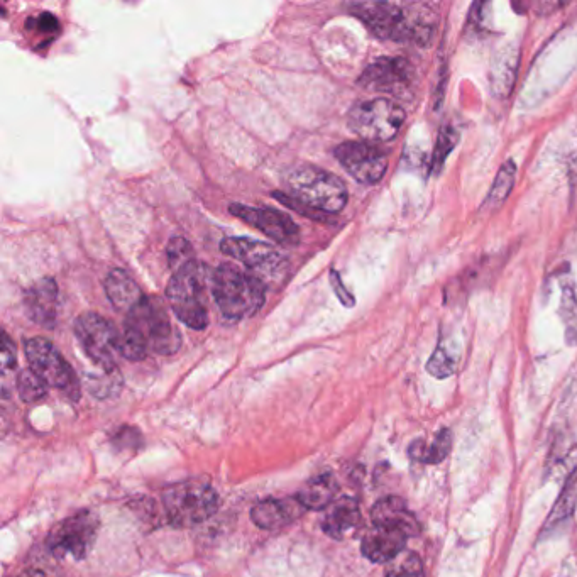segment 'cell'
Segmentation results:
<instances>
[{"instance_id": "32", "label": "cell", "mask_w": 577, "mask_h": 577, "mask_svg": "<svg viewBox=\"0 0 577 577\" xmlns=\"http://www.w3.org/2000/svg\"><path fill=\"white\" fill-rule=\"evenodd\" d=\"M16 368V346L12 344L11 337L6 332L2 334V371L7 373L9 369Z\"/></svg>"}, {"instance_id": "14", "label": "cell", "mask_w": 577, "mask_h": 577, "mask_svg": "<svg viewBox=\"0 0 577 577\" xmlns=\"http://www.w3.org/2000/svg\"><path fill=\"white\" fill-rule=\"evenodd\" d=\"M413 80V66L405 58H380L364 70L359 85L374 92H398Z\"/></svg>"}, {"instance_id": "21", "label": "cell", "mask_w": 577, "mask_h": 577, "mask_svg": "<svg viewBox=\"0 0 577 577\" xmlns=\"http://www.w3.org/2000/svg\"><path fill=\"white\" fill-rule=\"evenodd\" d=\"M337 493L339 484L336 478L330 474H320L298 491L297 498L307 510H327L336 501Z\"/></svg>"}, {"instance_id": "12", "label": "cell", "mask_w": 577, "mask_h": 577, "mask_svg": "<svg viewBox=\"0 0 577 577\" xmlns=\"http://www.w3.org/2000/svg\"><path fill=\"white\" fill-rule=\"evenodd\" d=\"M220 249L261 275H280L286 268L285 259L273 246L249 237H227L220 244Z\"/></svg>"}, {"instance_id": "25", "label": "cell", "mask_w": 577, "mask_h": 577, "mask_svg": "<svg viewBox=\"0 0 577 577\" xmlns=\"http://www.w3.org/2000/svg\"><path fill=\"white\" fill-rule=\"evenodd\" d=\"M17 391H19L22 402H38L48 393V383L43 378H39L33 369H24L17 376Z\"/></svg>"}, {"instance_id": "2", "label": "cell", "mask_w": 577, "mask_h": 577, "mask_svg": "<svg viewBox=\"0 0 577 577\" xmlns=\"http://www.w3.org/2000/svg\"><path fill=\"white\" fill-rule=\"evenodd\" d=\"M212 295L222 314L241 320L263 307L266 288L256 276L237 270L231 264H222L212 275Z\"/></svg>"}, {"instance_id": "31", "label": "cell", "mask_w": 577, "mask_h": 577, "mask_svg": "<svg viewBox=\"0 0 577 577\" xmlns=\"http://www.w3.org/2000/svg\"><path fill=\"white\" fill-rule=\"evenodd\" d=\"M386 577H424L422 561L415 554H410L398 566L393 567Z\"/></svg>"}, {"instance_id": "19", "label": "cell", "mask_w": 577, "mask_h": 577, "mask_svg": "<svg viewBox=\"0 0 577 577\" xmlns=\"http://www.w3.org/2000/svg\"><path fill=\"white\" fill-rule=\"evenodd\" d=\"M361 525V510L358 501L349 496L339 498L327 508L322 530L332 539L342 540L354 534Z\"/></svg>"}, {"instance_id": "26", "label": "cell", "mask_w": 577, "mask_h": 577, "mask_svg": "<svg viewBox=\"0 0 577 577\" xmlns=\"http://www.w3.org/2000/svg\"><path fill=\"white\" fill-rule=\"evenodd\" d=\"M561 319L566 327V341L569 346H577V300L571 286L562 292Z\"/></svg>"}, {"instance_id": "18", "label": "cell", "mask_w": 577, "mask_h": 577, "mask_svg": "<svg viewBox=\"0 0 577 577\" xmlns=\"http://www.w3.org/2000/svg\"><path fill=\"white\" fill-rule=\"evenodd\" d=\"M407 535L400 530L393 528L373 527L368 534L364 535L363 556L376 564L390 562L398 557V554L405 549L407 545Z\"/></svg>"}, {"instance_id": "17", "label": "cell", "mask_w": 577, "mask_h": 577, "mask_svg": "<svg viewBox=\"0 0 577 577\" xmlns=\"http://www.w3.org/2000/svg\"><path fill=\"white\" fill-rule=\"evenodd\" d=\"M307 508L295 498H283V500H263L256 503L251 510L253 522L263 530H276L292 523L293 520L302 517Z\"/></svg>"}, {"instance_id": "6", "label": "cell", "mask_w": 577, "mask_h": 577, "mask_svg": "<svg viewBox=\"0 0 577 577\" xmlns=\"http://www.w3.org/2000/svg\"><path fill=\"white\" fill-rule=\"evenodd\" d=\"M405 117V110L393 100H366L352 107L349 127L364 141L386 143L402 129Z\"/></svg>"}, {"instance_id": "27", "label": "cell", "mask_w": 577, "mask_h": 577, "mask_svg": "<svg viewBox=\"0 0 577 577\" xmlns=\"http://www.w3.org/2000/svg\"><path fill=\"white\" fill-rule=\"evenodd\" d=\"M456 369V356L451 351H447V347L444 344H439L434 354L430 356L429 363H427V371L437 380H446V378L456 373Z\"/></svg>"}, {"instance_id": "4", "label": "cell", "mask_w": 577, "mask_h": 577, "mask_svg": "<svg viewBox=\"0 0 577 577\" xmlns=\"http://www.w3.org/2000/svg\"><path fill=\"white\" fill-rule=\"evenodd\" d=\"M166 297L176 317L195 330H204L209 324L207 308V273L197 261L183 266L171 276Z\"/></svg>"}, {"instance_id": "1", "label": "cell", "mask_w": 577, "mask_h": 577, "mask_svg": "<svg viewBox=\"0 0 577 577\" xmlns=\"http://www.w3.org/2000/svg\"><path fill=\"white\" fill-rule=\"evenodd\" d=\"M352 14L368 24L378 38L391 39L398 43L415 41L427 43L434 33L432 24L422 14L407 11L388 2H358L349 6Z\"/></svg>"}, {"instance_id": "22", "label": "cell", "mask_w": 577, "mask_h": 577, "mask_svg": "<svg viewBox=\"0 0 577 577\" xmlns=\"http://www.w3.org/2000/svg\"><path fill=\"white\" fill-rule=\"evenodd\" d=\"M451 447V430L442 429L437 432L432 444H425L422 440H415L410 449H408V454H410L413 461L424 462V464H439L451 452Z\"/></svg>"}, {"instance_id": "15", "label": "cell", "mask_w": 577, "mask_h": 577, "mask_svg": "<svg viewBox=\"0 0 577 577\" xmlns=\"http://www.w3.org/2000/svg\"><path fill=\"white\" fill-rule=\"evenodd\" d=\"M24 307L29 319L43 327H55L60 307V293L56 281L43 278L36 281L24 295Z\"/></svg>"}, {"instance_id": "9", "label": "cell", "mask_w": 577, "mask_h": 577, "mask_svg": "<svg viewBox=\"0 0 577 577\" xmlns=\"http://www.w3.org/2000/svg\"><path fill=\"white\" fill-rule=\"evenodd\" d=\"M75 334L88 358L107 373L116 371L117 359L122 356V336L109 320L97 314L82 315L75 322Z\"/></svg>"}, {"instance_id": "11", "label": "cell", "mask_w": 577, "mask_h": 577, "mask_svg": "<svg viewBox=\"0 0 577 577\" xmlns=\"http://www.w3.org/2000/svg\"><path fill=\"white\" fill-rule=\"evenodd\" d=\"M334 154L349 175L366 185L380 182L388 170L386 154L368 143H342L337 146Z\"/></svg>"}, {"instance_id": "30", "label": "cell", "mask_w": 577, "mask_h": 577, "mask_svg": "<svg viewBox=\"0 0 577 577\" xmlns=\"http://www.w3.org/2000/svg\"><path fill=\"white\" fill-rule=\"evenodd\" d=\"M168 261H170L173 273L182 270L183 266H187L188 263L195 261L192 246H190L188 241H185L183 237L171 239L170 244H168Z\"/></svg>"}, {"instance_id": "35", "label": "cell", "mask_w": 577, "mask_h": 577, "mask_svg": "<svg viewBox=\"0 0 577 577\" xmlns=\"http://www.w3.org/2000/svg\"><path fill=\"white\" fill-rule=\"evenodd\" d=\"M19 577H46L44 572L39 571V569H29V571L22 572Z\"/></svg>"}, {"instance_id": "34", "label": "cell", "mask_w": 577, "mask_h": 577, "mask_svg": "<svg viewBox=\"0 0 577 577\" xmlns=\"http://www.w3.org/2000/svg\"><path fill=\"white\" fill-rule=\"evenodd\" d=\"M36 24H38V28L41 29V31H46V33H55V31H58V28H60L58 19L48 14V12L41 14V16L36 19Z\"/></svg>"}, {"instance_id": "29", "label": "cell", "mask_w": 577, "mask_h": 577, "mask_svg": "<svg viewBox=\"0 0 577 577\" xmlns=\"http://www.w3.org/2000/svg\"><path fill=\"white\" fill-rule=\"evenodd\" d=\"M457 141H459V134H457L454 127L444 126L440 129L439 139H437V144H435L434 160H432L435 173H439L442 170L447 156L452 153V149L456 148Z\"/></svg>"}, {"instance_id": "13", "label": "cell", "mask_w": 577, "mask_h": 577, "mask_svg": "<svg viewBox=\"0 0 577 577\" xmlns=\"http://www.w3.org/2000/svg\"><path fill=\"white\" fill-rule=\"evenodd\" d=\"M229 212L239 219L248 222L249 226L271 237L278 244H297L300 239V229L288 215L275 209H254L246 205L232 204Z\"/></svg>"}, {"instance_id": "10", "label": "cell", "mask_w": 577, "mask_h": 577, "mask_svg": "<svg viewBox=\"0 0 577 577\" xmlns=\"http://www.w3.org/2000/svg\"><path fill=\"white\" fill-rule=\"evenodd\" d=\"M29 366L39 378H43L48 386H55L60 390H77V378L72 366L66 363L50 341L43 337H34L24 344Z\"/></svg>"}, {"instance_id": "5", "label": "cell", "mask_w": 577, "mask_h": 577, "mask_svg": "<svg viewBox=\"0 0 577 577\" xmlns=\"http://www.w3.org/2000/svg\"><path fill=\"white\" fill-rule=\"evenodd\" d=\"M219 506V496L205 481H183L163 491L166 517L176 527H192L209 520Z\"/></svg>"}, {"instance_id": "33", "label": "cell", "mask_w": 577, "mask_h": 577, "mask_svg": "<svg viewBox=\"0 0 577 577\" xmlns=\"http://www.w3.org/2000/svg\"><path fill=\"white\" fill-rule=\"evenodd\" d=\"M330 283H332V288H334V292H336L339 300H341L346 307H352V305H354V297H352L351 293L347 292L346 286L342 283L341 275H339L337 271L330 273Z\"/></svg>"}, {"instance_id": "7", "label": "cell", "mask_w": 577, "mask_h": 577, "mask_svg": "<svg viewBox=\"0 0 577 577\" xmlns=\"http://www.w3.org/2000/svg\"><path fill=\"white\" fill-rule=\"evenodd\" d=\"M99 517L92 510H83L73 517L66 518L51 530L46 547L51 556L58 559L82 561L94 547L99 534Z\"/></svg>"}, {"instance_id": "3", "label": "cell", "mask_w": 577, "mask_h": 577, "mask_svg": "<svg viewBox=\"0 0 577 577\" xmlns=\"http://www.w3.org/2000/svg\"><path fill=\"white\" fill-rule=\"evenodd\" d=\"M293 198L317 212L337 214L347 204V188L341 178L317 166L300 165L286 176Z\"/></svg>"}, {"instance_id": "8", "label": "cell", "mask_w": 577, "mask_h": 577, "mask_svg": "<svg viewBox=\"0 0 577 577\" xmlns=\"http://www.w3.org/2000/svg\"><path fill=\"white\" fill-rule=\"evenodd\" d=\"M126 325L143 334L149 347L158 354H173L182 344L178 330L171 325L165 307L156 298L144 297L127 314Z\"/></svg>"}, {"instance_id": "28", "label": "cell", "mask_w": 577, "mask_h": 577, "mask_svg": "<svg viewBox=\"0 0 577 577\" xmlns=\"http://www.w3.org/2000/svg\"><path fill=\"white\" fill-rule=\"evenodd\" d=\"M149 351V344L144 339L143 334H139L138 330L131 329L124 325V332H122L121 352L124 358L129 361H143Z\"/></svg>"}, {"instance_id": "20", "label": "cell", "mask_w": 577, "mask_h": 577, "mask_svg": "<svg viewBox=\"0 0 577 577\" xmlns=\"http://www.w3.org/2000/svg\"><path fill=\"white\" fill-rule=\"evenodd\" d=\"M105 293L117 310H122L127 314L144 298L136 281L132 280L124 270L110 271L105 280Z\"/></svg>"}, {"instance_id": "16", "label": "cell", "mask_w": 577, "mask_h": 577, "mask_svg": "<svg viewBox=\"0 0 577 577\" xmlns=\"http://www.w3.org/2000/svg\"><path fill=\"white\" fill-rule=\"evenodd\" d=\"M371 518H373L374 527L400 530L407 535L408 539L420 534L417 518L408 510L407 503L398 496H388V498L378 501L373 506Z\"/></svg>"}, {"instance_id": "23", "label": "cell", "mask_w": 577, "mask_h": 577, "mask_svg": "<svg viewBox=\"0 0 577 577\" xmlns=\"http://www.w3.org/2000/svg\"><path fill=\"white\" fill-rule=\"evenodd\" d=\"M517 51L505 50L493 63V90L498 97H508L512 92L517 73Z\"/></svg>"}, {"instance_id": "24", "label": "cell", "mask_w": 577, "mask_h": 577, "mask_svg": "<svg viewBox=\"0 0 577 577\" xmlns=\"http://www.w3.org/2000/svg\"><path fill=\"white\" fill-rule=\"evenodd\" d=\"M515 176H517V165L515 161L508 160L503 163L498 175H496L495 182L491 185L490 193L486 198V204L498 207L503 204L506 198L510 197L513 185H515Z\"/></svg>"}]
</instances>
